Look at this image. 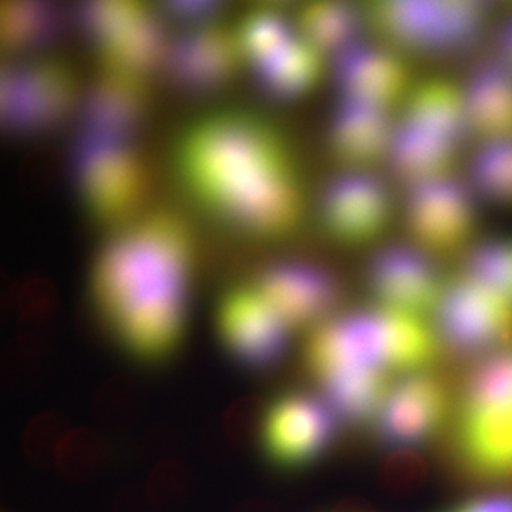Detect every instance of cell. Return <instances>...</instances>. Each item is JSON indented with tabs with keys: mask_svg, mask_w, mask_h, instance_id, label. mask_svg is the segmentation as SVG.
<instances>
[{
	"mask_svg": "<svg viewBox=\"0 0 512 512\" xmlns=\"http://www.w3.org/2000/svg\"><path fill=\"white\" fill-rule=\"evenodd\" d=\"M215 329L231 359L254 372L278 366L291 348V326L249 281L222 293Z\"/></svg>",
	"mask_w": 512,
	"mask_h": 512,
	"instance_id": "13",
	"label": "cell"
},
{
	"mask_svg": "<svg viewBox=\"0 0 512 512\" xmlns=\"http://www.w3.org/2000/svg\"><path fill=\"white\" fill-rule=\"evenodd\" d=\"M379 478L393 493L416 491L429 478V461L416 448H392L380 463Z\"/></svg>",
	"mask_w": 512,
	"mask_h": 512,
	"instance_id": "34",
	"label": "cell"
},
{
	"mask_svg": "<svg viewBox=\"0 0 512 512\" xmlns=\"http://www.w3.org/2000/svg\"><path fill=\"white\" fill-rule=\"evenodd\" d=\"M477 200L457 174L404 188L406 241L434 259L466 255L477 242Z\"/></svg>",
	"mask_w": 512,
	"mask_h": 512,
	"instance_id": "8",
	"label": "cell"
},
{
	"mask_svg": "<svg viewBox=\"0 0 512 512\" xmlns=\"http://www.w3.org/2000/svg\"><path fill=\"white\" fill-rule=\"evenodd\" d=\"M191 490L190 470L181 461L165 460L158 463L147 478V501L160 511L180 507L187 501Z\"/></svg>",
	"mask_w": 512,
	"mask_h": 512,
	"instance_id": "32",
	"label": "cell"
},
{
	"mask_svg": "<svg viewBox=\"0 0 512 512\" xmlns=\"http://www.w3.org/2000/svg\"><path fill=\"white\" fill-rule=\"evenodd\" d=\"M266 404L259 396H242L228 407L222 419L225 439L237 447H245L259 437Z\"/></svg>",
	"mask_w": 512,
	"mask_h": 512,
	"instance_id": "37",
	"label": "cell"
},
{
	"mask_svg": "<svg viewBox=\"0 0 512 512\" xmlns=\"http://www.w3.org/2000/svg\"><path fill=\"white\" fill-rule=\"evenodd\" d=\"M252 285L295 330L311 332L339 312L338 278L325 266L302 259H285L265 266Z\"/></svg>",
	"mask_w": 512,
	"mask_h": 512,
	"instance_id": "16",
	"label": "cell"
},
{
	"mask_svg": "<svg viewBox=\"0 0 512 512\" xmlns=\"http://www.w3.org/2000/svg\"><path fill=\"white\" fill-rule=\"evenodd\" d=\"M338 97L365 101L399 113L414 83L409 59L373 39L362 40L335 59Z\"/></svg>",
	"mask_w": 512,
	"mask_h": 512,
	"instance_id": "18",
	"label": "cell"
},
{
	"mask_svg": "<svg viewBox=\"0 0 512 512\" xmlns=\"http://www.w3.org/2000/svg\"><path fill=\"white\" fill-rule=\"evenodd\" d=\"M143 407V390L128 377H114L100 387L96 413L109 423H124L136 417Z\"/></svg>",
	"mask_w": 512,
	"mask_h": 512,
	"instance_id": "36",
	"label": "cell"
},
{
	"mask_svg": "<svg viewBox=\"0 0 512 512\" xmlns=\"http://www.w3.org/2000/svg\"><path fill=\"white\" fill-rule=\"evenodd\" d=\"M296 33L295 18H289L284 10L274 6L252 10L237 28L244 62L255 69L282 49Z\"/></svg>",
	"mask_w": 512,
	"mask_h": 512,
	"instance_id": "28",
	"label": "cell"
},
{
	"mask_svg": "<svg viewBox=\"0 0 512 512\" xmlns=\"http://www.w3.org/2000/svg\"><path fill=\"white\" fill-rule=\"evenodd\" d=\"M328 57L301 33H296L278 52L255 67L258 83L272 99L293 101L308 96L326 72Z\"/></svg>",
	"mask_w": 512,
	"mask_h": 512,
	"instance_id": "24",
	"label": "cell"
},
{
	"mask_svg": "<svg viewBox=\"0 0 512 512\" xmlns=\"http://www.w3.org/2000/svg\"><path fill=\"white\" fill-rule=\"evenodd\" d=\"M80 23L97 53L101 70L148 79L164 67L168 42L154 10L136 2L87 3Z\"/></svg>",
	"mask_w": 512,
	"mask_h": 512,
	"instance_id": "9",
	"label": "cell"
},
{
	"mask_svg": "<svg viewBox=\"0 0 512 512\" xmlns=\"http://www.w3.org/2000/svg\"><path fill=\"white\" fill-rule=\"evenodd\" d=\"M431 320L456 355L490 356L512 343V303L463 271L447 279Z\"/></svg>",
	"mask_w": 512,
	"mask_h": 512,
	"instance_id": "10",
	"label": "cell"
},
{
	"mask_svg": "<svg viewBox=\"0 0 512 512\" xmlns=\"http://www.w3.org/2000/svg\"><path fill=\"white\" fill-rule=\"evenodd\" d=\"M74 178L84 210L111 231L147 211L150 181L134 137L83 133Z\"/></svg>",
	"mask_w": 512,
	"mask_h": 512,
	"instance_id": "6",
	"label": "cell"
},
{
	"mask_svg": "<svg viewBox=\"0 0 512 512\" xmlns=\"http://www.w3.org/2000/svg\"><path fill=\"white\" fill-rule=\"evenodd\" d=\"M242 63L237 29L214 20L190 26L170 43L164 67L175 86L188 93L205 94L231 83Z\"/></svg>",
	"mask_w": 512,
	"mask_h": 512,
	"instance_id": "17",
	"label": "cell"
},
{
	"mask_svg": "<svg viewBox=\"0 0 512 512\" xmlns=\"http://www.w3.org/2000/svg\"><path fill=\"white\" fill-rule=\"evenodd\" d=\"M320 397L328 403L340 423L365 427L375 423L389 392L390 377L360 370H338L313 380Z\"/></svg>",
	"mask_w": 512,
	"mask_h": 512,
	"instance_id": "25",
	"label": "cell"
},
{
	"mask_svg": "<svg viewBox=\"0 0 512 512\" xmlns=\"http://www.w3.org/2000/svg\"><path fill=\"white\" fill-rule=\"evenodd\" d=\"M450 387L430 369L409 373L390 386L373 429L392 448H416L436 439L453 417Z\"/></svg>",
	"mask_w": 512,
	"mask_h": 512,
	"instance_id": "14",
	"label": "cell"
},
{
	"mask_svg": "<svg viewBox=\"0 0 512 512\" xmlns=\"http://www.w3.org/2000/svg\"><path fill=\"white\" fill-rule=\"evenodd\" d=\"M444 512H512V494L484 495Z\"/></svg>",
	"mask_w": 512,
	"mask_h": 512,
	"instance_id": "40",
	"label": "cell"
},
{
	"mask_svg": "<svg viewBox=\"0 0 512 512\" xmlns=\"http://www.w3.org/2000/svg\"><path fill=\"white\" fill-rule=\"evenodd\" d=\"M396 121V111L339 97L328 131L330 156L339 170L386 167Z\"/></svg>",
	"mask_w": 512,
	"mask_h": 512,
	"instance_id": "19",
	"label": "cell"
},
{
	"mask_svg": "<svg viewBox=\"0 0 512 512\" xmlns=\"http://www.w3.org/2000/svg\"><path fill=\"white\" fill-rule=\"evenodd\" d=\"M168 16L180 20L190 26L204 25V23L218 20L221 6L210 2H174L165 6Z\"/></svg>",
	"mask_w": 512,
	"mask_h": 512,
	"instance_id": "38",
	"label": "cell"
},
{
	"mask_svg": "<svg viewBox=\"0 0 512 512\" xmlns=\"http://www.w3.org/2000/svg\"><path fill=\"white\" fill-rule=\"evenodd\" d=\"M173 167L194 204L244 237L281 241L301 228L306 197L291 144L255 111L222 107L188 121Z\"/></svg>",
	"mask_w": 512,
	"mask_h": 512,
	"instance_id": "1",
	"label": "cell"
},
{
	"mask_svg": "<svg viewBox=\"0 0 512 512\" xmlns=\"http://www.w3.org/2000/svg\"><path fill=\"white\" fill-rule=\"evenodd\" d=\"M59 29L60 15L47 3H6L2 8V40L8 52H37Z\"/></svg>",
	"mask_w": 512,
	"mask_h": 512,
	"instance_id": "27",
	"label": "cell"
},
{
	"mask_svg": "<svg viewBox=\"0 0 512 512\" xmlns=\"http://www.w3.org/2000/svg\"><path fill=\"white\" fill-rule=\"evenodd\" d=\"M367 30L377 42L410 57L457 55L474 46L490 22L478 2H375L365 6Z\"/></svg>",
	"mask_w": 512,
	"mask_h": 512,
	"instance_id": "5",
	"label": "cell"
},
{
	"mask_svg": "<svg viewBox=\"0 0 512 512\" xmlns=\"http://www.w3.org/2000/svg\"><path fill=\"white\" fill-rule=\"evenodd\" d=\"M338 417L320 396L289 392L268 404L259 444L265 460L282 471L312 467L338 439Z\"/></svg>",
	"mask_w": 512,
	"mask_h": 512,
	"instance_id": "12",
	"label": "cell"
},
{
	"mask_svg": "<svg viewBox=\"0 0 512 512\" xmlns=\"http://www.w3.org/2000/svg\"><path fill=\"white\" fill-rule=\"evenodd\" d=\"M19 302L20 315L28 323H40L52 312V295L43 284L30 285Z\"/></svg>",
	"mask_w": 512,
	"mask_h": 512,
	"instance_id": "39",
	"label": "cell"
},
{
	"mask_svg": "<svg viewBox=\"0 0 512 512\" xmlns=\"http://www.w3.org/2000/svg\"><path fill=\"white\" fill-rule=\"evenodd\" d=\"M197 242L174 211L147 210L111 231L90 269V298L128 355L157 362L187 330Z\"/></svg>",
	"mask_w": 512,
	"mask_h": 512,
	"instance_id": "2",
	"label": "cell"
},
{
	"mask_svg": "<svg viewBox=\"0 0 512 512\" xmlns=\"http://www.w3.org/2000/svg\"><path fill=\"white\" fill-rule=\"evenodd\" d=\"M453 453L464 478L512 483V343L485 356L454 403Z\"/></svg>",
	"mask_w": 512,
	"mask_h": 512,
	"instance_id": "4",
	"label": "cell"
},
{
	"mask_svg": "<svg viewBox=\"0 0 512 512\" xmlns=\"http://www.w3.org/2000/svg\"><path fill=\"white\" fill-rule=\"evenodd\" d=\"M83 133L136 137L150 109L148 79L100 70L82 101Z\"/></svg>",
	"mask_w": 512,
	"mask_h": 512,
	"instance_id": "20",
	"label": "cell"
},
{
	"mask_svg": "<svg viewBox=\"0 0 512 512\" xmlns=\"http://www.w3.org/2000/svg\"><path fill=\"white\" fill-rule=\"evenodd\" d=\"M467 181L477 197L512 207V140L478 144Z\"/></svg>",
	"mask_w": 512,
	"mask_h": 512,
	"instance_id": "30",
	"label": "cell"
},
{
	"mask_svg": "<svg viewBox=\"0 0 512 512\" xmlns=\"http://www.w3.org/2000/svg\"><path fill=\"white\" fill-rule=\"evenodd\" d=\"M67 431L66 420L60 414L45 412L33 417L22 436V450L29 463L39 467L55 463L57 448Z\"/></svg>",
	"mask_w": 512,
	"mask_h": 512,
	"instance_id": "35",
	"label": "cell"
},
{
	"mask_svg": "<svg viewBox=\"0 0 512 512\" xmlns=\"http://www.w3.org/2000/svg\"><path fill=\"white\" fill-rule=\"evenodd\" d=\"M52 348L37 335L18 336L6 349V376L16 386H29L45 372Z\"/></svg>",
	"mask_w": 512,
	"mask_h": 512,
	"instance_id": "33",
	"label": "cell"
},
{
	"mask_svg": "<svg viewBox=\"0 0 512 512\" xmlns=\"http://www.w3.org/2000/svg\"><path fill=\"white\" fill-rule=\"evenodd\" d=\"M440 348L429 320L370 303L312 329L302 359L312 380L336 370L402 377L430 369Z\"/></svg>",
	"mask_w": 512,
	"mask_h": 512,
	"instance_id": "3",
	"label": "cell"
},
{
	"mask_svg": "<svg viewBox=\"0 0 512 512\" xmlns=\"http://www.w3.org/2000/svg\"><path fill=\"white\" fill-rule=\"evenodd\" d=\"M471 140H512V73L495 57L477 64L461 82Z\"/></svg>",
	"mask_w": 512,
	"mask_h": 512,
	"instance_id": "21",
	"label": "cell"
},
{
	"mask_svg": "<svg viewBox=\"0 0 512 512\" xmlns=\"http://www.w3.org/2000/svg\"><path fill=\"white\" fill-rule=\"evenodd\" d=\"M495 59L512 73V18L501 23L495 36Z\"/></svg>",
	"mask_w": 512,
	"mask_h": 512,
	"instance_id": "41",
	"label": "cell"
},
{
	"mask_svg": "<svg viewBox=\"0 0 512 512\" xmlns=\"http://www.w3.org/2000/svg\"><path fill=\"white\" fill-rule=\"evenodd\" d=\"M365 279L373 305L427 320L436 311L447 281L436 259L409 241L376 247Z\"/></svg>",
	"mask_w": 512,
	"mask_h": 512,
	"instance_id": "15",
	"label": "cell"
},
{
	"mask_svg": "<svg viewBox=\"0 0 512 512\" xmlns=\"http://www.w3.org/2000/svg\"><path fill=\"white\" fill-rule=\"evenodd\" d=\"M296 28L326 57H336L362 42L367 30L365 6L342 2H315L302 6Z\"/></svg>",
	"mask_w": 512,
	"mask_h": 512,
	"instance_id": "26",
	"label": "cell"
},
{
	"mask_svg": "<svg viewBox=\"0 0 512 512\" xmlns=\"http://www.w3.org/2000/svg\"><path fill=\"white\" fill-rule=\"evenodd\" d=\"M397 114L460 150L471 140L463 86L450 77L417 79Z\"/></svg>",
	"mask_w": 512,
	"mask_h": 512,
	"instance_id": "22",
	"label": "cell"
},
{
	"mask_svg": "<svg viewBox=\"0 0 512 512\" xmlns=\"http://www.w3.org/2000/svg\"><path fill=\"white\" fill-rule=\"evenodd\" d=\"M2 120L18 136H40L62 126L84 93L72 64L55 56H32L2 72Z\"/></svg>",
	"mask_w": 512,
	"mask_h": 512,
	"instance_id": "7",
	"label": "cell"
},
{
	"mask_svg": "<svg viewBox=\"0 0 512 512\" xmlns=\"http://www.w3.org/2000/svg\"><path fill=\"white\" fill-rule=\"evenodd\" d=\"M463 272L512 303V238L477 241L463 256Z\"/></svg>",
	"mask_w": 512,
	"mask_h": 512,
	"instance_id": "31",
	"label": "cell"
},
{
	"mask_svg": "<svg viewBox=\"0 0 512 512\" xmlns=\"http://www.w3.org/2000/svg\"><path fill=\"white\" fill-rule=\"evenodd\" d=\"M397 210L392 187L380 171L339 170L318 200L320 227L348 248L382 245Z\"/></svg>",
	"mask_w": 512,
	"mask_h": 512,
	"instance_id": "11",
	"label": "cell"
},
{
	"mask_svg": "<svg viewBox=\"0 0 512 512\" xmlns=\"http://www.w3.org/2000/svg\"><path fill=\"white\" fill-rule=\"evenodd\" d=\"M460 148L447 143L430 131L402 119L397 114L396 127L386 168L394 180L406 187L457 174Z\"/></svg>",
	"mask_w": 512,
	"mask_h": 512,
	"instance_id": "23",
	"label": "cell"
},
{
	"mask_svg": "<svg viewBox=\"0 0 512 512\" xmlns=\"http://www.w3.org/2000/svg\"><path fill=\"white\" fill-rule=\"evenodd\" d=\"M109 441L90 427H77L64 434L56 453V466L67 480L87 483L109 466Z\"/></svg>",
	"mask_w": 512,
	"mask_h": 512,
	"instance_id": "29",
	"label": "cell"
}]
</instances>
